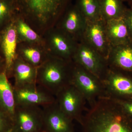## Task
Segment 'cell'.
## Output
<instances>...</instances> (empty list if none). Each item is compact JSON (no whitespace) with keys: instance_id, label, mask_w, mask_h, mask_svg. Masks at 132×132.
Masks as SVG:
<instances>
[{"instance_id":"obj_15","label":"cell","mask_w":132,"mask_h":132,"mask_svg":"<svg viewBox=\"0 0 132 132\" xmlns=\"http://www.w3.org/2000/svg\"><path fill=\"white\" fill-rule=\"evenodd\" d=\"M17 55L36 68L43 63L50 56L43 43L25 42H19Z\"/></svg>"},{"instance_id":"obj_21","label":"cell","mask_w":132,"mask_h":132,"mask_svg":"<svg viewBox=\"0 0 132 132\" xmlns=\"http://www.w3.org/2000/svg\"><path fill=\"white\" fill-rule=\"evenodd\" d=\"M14 21L19 42L43 43L42 36L37 32L22 18L16 14L14 17Z\"/></svg>"},{"instance_id":"obj_7","label":"cell","mask_w":132,"mask_h":132,"mask_svg":"<svg viewBox=\"0 0 132 132\" xmlns=\"http://www.w3.org/2000/svg\"><path fill=\"white\" fill-rule=\"evenodd\" d=\"M55 102L61 111L73 120L81 124L86 110L85 97L72 84L66 86L55 95Z\"/></svg>"},{"instance_id":"obj_5","label":"cell","mask_w":132,"mask_h":132,"mask_svg":"<svg viewBox=\"0 0 132 132\" xmlns=\"http://www.w3.org/2000/svg\"><path fill=\"white\" fill-rule=\"evenodd\" d=\"M44 46L50 56L67 61H72L78 42L56 26L42 36Z\"/></svg>"},{"instance_id":"obj_16","label":"cell","mask_w":132,"mask_h":132,"mask_svg":"<svg viewBox=\"0 0 132 132\" xmlns=\"http://www.w3.org/2000/svg\"><path fill=\"white\" fill-rule=\"evenodd\" d=\"M107 60L109 67L132 72V40L112 47Z\"/></svg>"},{"instance_id":"obj_2","label":"cell","mask_w":132,"mask_h":132,"mask_svg":"<svg viewBox=\"0 0 132 132\" xmlns=\"http://www.w3.org/2000/svg\"><path fill=\"white\" fill-rule=\"evenodd\" d=\"M16 14L40 35L56 26L71 0H12Z\"/></svg>"},{"instance_id":"obj_10","label":"cell","mask_w":132,"mask_h":132,"mask_svg":"<svg viewBox=\"0 0 132 132\" xmlns=\"http://www.w3.org/2000/svg\"><path fill=\"white\" fill-rule=\"evenodd\" d=\"M107 59L112 47L107 36L105 21L100 19L87 21L82 40Z\"/></svg>"},{"instance_id":"obj_30","label":"cell","mask_w":132,"mask_h":132,"mask_svg":"<svg viewBox=\"0 0 132 132\" xmlns=\"http://www.w3.org/2000/svg\"><path fill=\"white\" fill-rule=\"evenodd\" d=\"M40 132H47L46 131H45V130H43V131H41Z\"/></svg>"},{"instance_id":"obj_24","label":"cell","mask_w":132,"mask_h":132,"mask_svg":"<svg viewBox=\"0 0 132 132\" xmlns=\"http://www.w3.org/2000/svg\"><path fill=\"white\" fill-rule=\"evenodd\" d=\"M12 117L0 108V132H7L13 128Z\"/></svg>"},{"instance_id":"obj_13","label":"cell","mask_w":132,"mask_h":132,"mask_svg":"<svg viewBox=\"0 0 132 132\" xmlns=\"http://www.w3.org/2000/svg\"><path fill=\"white\" fill-rule=\"evenodd\" d=\"M19 43L14 18L0 31V49L4 58L5 70L8 76L11 74L12 66L16 57Z\"/></svg>"},{"instance_id":"obj_31","label":"cell","mask_w":132,"mask_h":132,"mask_svg":"<svg viewBox=\"0 0 132 132\" xmlns=\"http://www.w3.org/2000/svg\"></svg>"},{"instance_id":"obj_29","label":"cell","mask_w":132,"mask_h":132,"mask_svg":"<svg viewBox=\"0 0 132 132\" xmlns=\"http://www.w3.org/2000/svg\"><path fill=\"white\" fill-rule=\"evenodd\" d=\"M7 132H14V131L13 130V128H12L11 130H10V131H8Z\"/></svg>"},{"instance_id":"obj_22","label":"cell","mask_w":132,"mask_h":132,"mask_svg":"<svg viewBox=\"0 0 132 132\" xmlns=\"http://www.w3.org/2000/svg\"><path fill=\"white\" fill-rule=\"evenodd\" d=\"M75 5L87 21L100 19L99 0H76Z\"/></svg>"},{"instance_id":"obj_3","label":"cell","mask_w":132,"mask_h":132,"mask_svg":"<svg viewBox=\"0 0 132 132\" xmlns=\"http://www.w3.org/2000/svg\"><path fill=\"white\" fill-rule=\"evenodd\" d=\"M74 63L50 55L37 68L36 82L55 97L62 88L72 84Z\"/></svg>"},{"instance_id":"obj_1","label":"cell","mask_w":132,"mask_h":132,"mask_svg":"<svg viewBox=\"0 0 132 132\" xmlns=\"http://www.w3.org/2000/svg\"><path fill=\"white\" fill-rule=\"evenodd\" d=\"M129 117L117 101L105 97L87 109L80 125L82 132H132Z\"/></svg>"},{"instance_id":"obj_17","label":"cell","mask_w":132,"mask_h":132,"mask_svg":"<svg viewBox=\"0 0 132 132\" xmlns=\"http://www.w3.org/2000/svg\"><path fill=\"white\" fill-rule=\"evenodd\" d=\"M15 80L14 87L36 84L37 68L17 55L12 66V73Z\"/></svg>"},{"instance_id":"obj_27","label":"cell","mask_w":132,"mask_h":132,"mask_svg":"<svg viewBox=\"0 0 132 132\" xmlns=\"http://www.w3.org/2000/svg\"><path fill=\"white\" fill-rule=\"evenodd\" d=\"M5 70V61L0 49V72Z\"/></svg>"},{"instance_id":"obj_19","label":"cell","mask_w":132,"mask_h":132,"mask_svg":"<svg viewBox=\"0 0 132 132\" xmlns=\"http://www.w3.org/2000/svg\"><path fill=\"white\" fill-rule=\"evenodd\" d=\"M15 107L13 87L9 81L5 70L0 72V108L13 119Z\"/></svg>"},{"instance_id":"obj_9","label":"cell","mask_w":132,"mask_h":132,"mask_svg":"<svg viewBox=\"0 0 132 132\" xmlns=\"http://www.w3.org/2000/svg\"><path fill=\"white\" fill-rule=\"evenodd\" d=\"M102 81L107 98L119 101L122 97H132V79L121 70L109 66Z\"/></svg>"},{"instance_id":"obj_4","label":"cell","mask_w":132,"mask_h":132,"mask_svg":"<svg viewBox=\"0 0 132 132\" xmlns=\"http://www.w3.org/2000/svg\"><path fill=\"white\" fill-rule=\"evenodd\" d=\"M72 84L83 95L90 108L93 106L99 99L106 97L102 81L74 63Z\"/></svg>"},{"instance_id":"obj_12","label":"cell","mask_w":132,"mask_h":132,"mask_svg":"<svg viewBox=\"0 0 132 132\" xmlns=\"http://www.w3.org/2000/svg\"><path fill=\"white\" fill-rule=\"evenodd\" d=\"M44 130L47 132H75L72 120L61 111L56 102L42 106Z\"/></svg>"},{"instance_id":"obj_14","label":"cell","mask_w":132,"mask_h":132,"mask_svg":"<svg viewBox=\"0 0 132 132\" xmlns=\"http://www.w3.org/2000/svg\"><path fill=\"white\" fill-rule=\"evenodd\" d=\"M86 23V20L75 5L68 8L55 26L79 42L82 40Z\"/></svg>"},{"instance_id":"obj_23","label":"cell","mask_w":132,"mask_h":132,"mask_svg":"<svg viewBox=\"0 0 132 132\" xmlns=\"http://www.w3.org/2000/svg\"><path fill=\"white\" fill-rule=\"evenodd\" d=\"M16 14L12 0H0V31L13 20Z\"/></svg>"},{"instance_id":"obj_8","label":"cell","mask_w":132,"mask_h":132,"mask_svg":"<svg viewBox=\"0 0 132 132\" xmlns=\"http://www.w3.org/2000/svg\"><path fill=\"white\" fill-rule=\"evenodd\" d=\"M13 121L14 132H40L44 130L42 106L15 105Z\"/></svg>"},{"instance_id":"obj_28","label":"cell","mask_w":132,"mask_h":132,"mask_svg":"<svg viewBox=\"0 0 132 132\" xmlns=\"http://www.w3.org/2000/svg\"><path fill=\"white\" fill-rule=\"evenodd\" d=\"M123 2L127 3L130 8H132V0H122Z\"/></svg>"},{"instance_id":"obj_26","label":"cell","mask_w":132,"mask_h":132,"mask_svg":"<svg viewBox=\"0 0 132 132\" xmlns=\"http://www.w3.org/2000/svg\"><path fill=\"white\" fill-rule=\"evenodd\" d=\"M117 101L120 104L125 113L130 117H132V100Z\"/></svg>"},{"instance_id":"obj_11","label":"cell","mask_w":132,"mask_h":132,"mask_svg":"<svg viewBox=\"0 0 132 132\" xmlns=\"http://www.w3.org/2000/svg\"><path fill=\"white\" fill-rule=\"evenodd\" d=\"M15 105L43 106L52 104L55 97L50 92L36 84L14 87Z\"/></svg>"},{"instance_id":"obj_25","label":"cell","mask_w":132,"mask_h":132,"mask_svg":"<svg viewBox=\"0 0 132 132\" xmlns=\"http://www.w3.org/2000/svg\"><path fill=\"white\" fill-rule=\"evenodd\" d=\"M123 18L132 40V8H127Z\"/></svg>"},{"instance_id":"obj_20","label":"cell","mask_w":132,"mask_h":132,"mask_svg":"<svg viewBox=\"0 0 132 132\" xmlns=\"http://www.w3.org/2000/svg\"><path fill=\"white\" fill-rule=\"evenodd\" d=\"M101 18L105 21L123 18L127 8L122 0H99Z\"/></svg>"},{"instance_id":"obj_18","label":"cell","mask_w":132,"mask_h":132,"mask_svg":"<svg viewBox=\"0 0 132 132\" xmlns=\"http://www.w3.org/2000/svg\"><path fill=\"white\" fill-rule=\"evenodd\" d=\"M105 29L112 47L123 45L132 40L123 18L105 21Z\"/></svg>"},{"instance_id":"obj_6","label":"cell","mask_w":132,"mask_h":132,"mask_svg":"<svg viewBox=\"0 0 132 132\" xmlns=\"http://www.w3.org/2000/svg\"><path fill=\"white\" fill-rule=\"evenodd\" d=\"M72 61L102 81L109 68L106 59L82 40L78 43Z\"/></svg>"}]
</instances>
